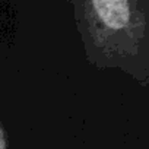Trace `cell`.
<instances>
[{
    "label": "cell",
    "instance_id": "cell-1",
    "mask_svg": "<svg viewBox=\"0 0 149 149\" xmlns=\"http://www.w3.org/2000/svg\"><path fill=\"white\" fill-rule=\"evenodd\" d=\"M88 61L149 84V0H67Z\"/></svg>",
    "mask_w": 149,
    "mask_h": 149
},
{
    "label": "cell",
    "instance_id": "cell-2",
    "mask_svg": "<svg viewBox=\"0 0 149 149\" xmlns=\"http://www.w3.org/2000/svg\"><path fill=\"white\" fill-rule=\"evenodd\" d=\"M0 149H9L8 148V136H6V130H5L2 120H0Z\"/></svg>",
    "mask_w": 149,
    "mask_h": 149
}]
</instances>
